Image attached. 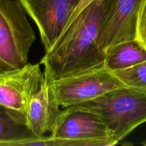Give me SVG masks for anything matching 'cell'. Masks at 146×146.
I'll return each instance as SVG.
<instances>
[{"mask_svg": "<svg viewBox=\"0 0 146 146\" xmlns=\"http://www.w3.org/2000/svg\"><path fill=\"white\" fill-rule=\"evenodd\" d=\"M113 0H95L64 30L39 64L50 83L105 65L106 54L98 44L102 21Z\"/></svg>", "mask_w": 146, "mask_h": 146, "instance_id": "6da1fadb", "label": "cell"}, {"mask_svg": "<svg viewBox=\"0 0 146 146\" xmlns=\"http://www.w3.org/2000/svg\"><path fill=\"white\" fill-rule=\"evenodd\" d=\"M67 108L98 115L108 128L111 139L117 145L146 122V92L123 87Z\"/></svg>", "mask_w": 146, "mask_h": 146, "instance_id": "7a4b0ae2", "label": "cell"}, {"mask_svg": "<svg viewBox=\"0 0 146 146\" xmlns=\"http://www.w3.org/2000/svg\"><path fill=\"white\" fill-rule=\"evenodd\" d=\"M20 0H0V73L28 64L36 35Z\"/></svg>", "mask_w": 146, "mask_h": 146, "instance_id": "3957f363", "label": "cell"}, {"mask_svg": "<svg viewBox=\"0 0 146 146\" xmlns=\"http://www.w3.org/2000/svg\"><path fill=\"white\" fill-rule=\"evenodd\" d=\"M63 108L91 101L116 88L126 87L105 65L49 83Z\"/></svg>", "mask_w": 146, "mask_h": 146, "instance_id": "277c9868", "label": "cell"}, {"mask_svg": "<svg viewBox=\"0 0 146 146\" xmlns=\"http://www.w3.org/2000/svg\"><path fill=\"white\" fill-rule=\"evenodd\" d=\"M40 64L0 73V106L26 123L28 106L44 81Z\"/></svg>", "mask_w": 146, "mask_h": 146, "instance_id": "5b68a950", "label": "cell"}, {"mask_svg": "<svg viewBox=\"0 0 146 146\" xmlns=\"http://www.w3.org/2000/svg\"><path fill=\"white\" fill-rule=\"evenodd\" d=\"M80 0H20L27 14L34 21L46 51L65 29Z\"/></svg>", "mask_w": 146, "mask_h": 146, "instance_id": "8992f818", "label": "cell"}, {"mask_svg": "<svg viewBox=\"0 0 146 146\" xmlns=\"http://www.w3.org/2000/svg\"><path fill=\"white\" fill-rule=\"evenodd\" d=\"M143 0H113L101 26L98 44L106 54L116 44L136 39Z\"/></svg>", "mask_w": 146, "mask_h": 146, "instance_id": "52a82bcc", "label": "cell"}, {"mask_svg": "<svg viewBox=\"0 0 146 146\" xmlns=\"http://www.w3.org/2000/svg\"><path fill=\"white\" fill-rule=\"evenodd\" d=\"M50 136L76 141H113L108 128L98 115L88 111L68 108L61 110Z\"/></svg>", "mask_w": 146, "mask_h": 146, "instance_id": "ba28073f", "label": "cell"}, {"mask_svg": "<svg viewBox=\"0 0 146 146\" xmlns=\"http://www.w3.org/2000/svg\"><path fill=\"white\" fill-rule=\"evenodd\" d=\"M61 112L49 83L44 80L30 101L26 115V125L35 136L43 137L47 133H51Z\"/></svg>", "mask_w": 146, "mask_h": 146, "instance_id": "9c48e42d", "label": "cell"}, {"mask_svg": "<svg viewBox=\"0 0 146 146\" xmlns=\"http://www.w3.org/2000/svg\"><path fill=\"white\" fill-rule=\"evenodd\" d=\"M146 61V47L138 39L124 41L106 52L105 66L111 71L127 69Z\"/></svg>", "mask_w": 146, "mask_h": 146, "instance_id": "30bf717a", "label": "cell"}, {"mask_svg": "<svg viewBox=\"0 0 146 146\" xmlns=\"http://www.w3.org/2000/svg\"><path fill=\"white\" fill-rule=\"evenodd\" d=\"M38 138L6 108L0 106V145L26 146L27 142Z\"/></svg>", "mask_w": 146, "mask_h": 146, "instance_id": "8fae6325", "label": "cell"}, {"mask_svg": "<svg viewBox=\"0 0 146 146\" xmlns=\"http://www.w3.org/2000/svg\"><path fill=\"white\" fill-rule=\"evenodd\" d=\"M112 72L126 86L146 92V61L131 68Z\"/></svg>", "mask_w": 146, "mask_h": 146, "instance_id": "7c38bea8", "label": "cell"}, {"mask_svg": "<svg viewBox=\"0 0 146 146\" xmlns=\"http://www.w3.org/2000/svg\"><path fill=\"white\" fill-rule=\"evenodd\" d=\"M137 39L146 47V0H143L140 9Z\"/></svg>", "mask_w": 146, "mask_h": 146, "instance_id": "4fadbf2b", "label": "cell"}, {"mask_svg": "<svg viewBox=\"0 0 146 146\" xmlns=\"http://www.w3.org/2000/svg\"><path fill=\"white\" fill-rule=\"evenodd\" d=\"M95 1V0H80V1H79V3H78V6H77L76 8L75 9L74 13H73V14L71 15V18H70V19H69V21H68V24H67L66 27H68V26L69 25V24H71V23L73 21H74V19H75L76 17L77 16H78V14H79L80 13H81V11H82L83 10H84V9L86 8V7H88L89 4H91V3H92L93 1Z\"/></svg>", "mask_w": 146, "mask_h": 146, "instance_id": "5bb4252c", "label": "cell"}]
</instances>
